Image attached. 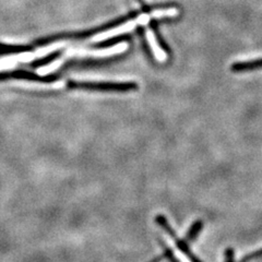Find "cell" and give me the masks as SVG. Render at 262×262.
I'll list each match as a JSON object with an SVG mask.
<instances>
[{"label":"cell","instance_id":"1","mask_svg":"<svg viewBox=\"0 0 262 262\" xmlns=\"http://www.w3.org/2000/svg\"><path fill=\"white\" fill-rule=\"evenodd\" d=\"M152 19H154L153 13H144L139 15L137 19L135 20H131L128 21L124 24H121V26L115 28V29H111L106 32H102L100 34H96L95 36H93L91 38V42L93 43H98V42H103V40H106L108 38L115 37V36H118L121 34H125V33L131 32L133 30H135L138 26H142V24H146L149 23Z\"/></svg>","mask_w":262,"mask_h":262},{"label":"cell","instance_id":"2","mask_svg":"<svg viewBox=\"0 0 262 262\" xmlns=\"http://www.w3.org/2000/svg\"><path fill=\"white\" fill-rule=\"evenodd\" d=\"M128 44L126 42L119 43L115 46L103 49H69L64 53L61 58L66 61L71 57H110L126 52Z\"/></svg>","mask_w":262,"mask_h":262},{"label":"cell","instance_id":"3","mask_svg":"<svg viewBox=\"0 0 262 262\" xmlns=\"http://www.w3.org/2000/svg\"><path fill=\"white\" fill-rule=\"evenodd\" d=\"M157 222H158L164 229H165V231L167 232V235L171 238V241H173V242L175 243L177 249H178L180 252H182L183 255H185L188 260H189L190 262H202L200 259H198V258H196V257L193 255V252L190 250L189 246L187 245V242H186V241H182V239L178 238L176 233L174 232V229L170 227V225L168 224V222H167L165 217H164V216H158V217H157Z\"/></svg>","mask_w":262,"mask_h":262},{"label":"cell","instance_id":"4","mask_svg":"<svg viewBox=\"0 0 262 262\" xmlns=\"http://www.w3.org/2000/svg\"><path fill=\"white\" fill-rule=\"evenodd\" d=\"M145 37L147 43H149L152 53L154 55L155 58H157L160 62H164L165 60H167V54L163 51L162 47L159 45L157 38H155L154 32L151 29H146L145 30Z\"/></svg>","mask_w":262,"mask_h":262},{"label":"cell","instance_id":"5","mask_svg":"<svg viewBox=\"0 0 262 262\" xmlns=\"http://www.w3.org/2000/svg\"><path fill=\"white\" fill-rule=\"evenodd\" d=\"M262 68V58L252 59V60H246V61H238L232 64V71L239 73V72H246V71H252Z\"/></svg>","mask_w":262,"mask_h":262},{"label":"cell","instance_id":"6","mask_svg":"<svg viewBox=\"0 0 262 262\" xmlns=\"http://www.w3.org/2000/svg\"><path fill=\"white\" fill-rule=\"evenodd\" d=\"M63 62H64V60L60 57V58L54 60L51 63H48L46 66H43V67H39L37 69L36 73H37L38 76H47V75H49V73H52V72H54L56 70H58L61 67V66L63 64Z\"/></svg>","mask_w":262,"mask_h":262},{"label":"cell","instance_id":"7","mask_svg":"<svg viewBox=\"0 0 262 262\" xmlns=\"http://www.w3.org/2000/svg\"><path fill=\"white\" fill-rule=\"evenodd\" d=\"M203 228V222L202 221H195L193 223V225L190 227L189 232L187 233V237H186V242H193L195 239V237L199 235V233L202 231Z\"/></svg>","mask_w":262,"mask_h":262},{"label":"cell","instance_id":"8","mask_svg":"<svg viewBox=\"0 0 262 262\" xmlns=\"http://www.w3.org/2000/svg\"><path fill=\"white\" fill-rule=\"evenodd\" d=\"M261 258H262V248L248 253V255H246L245 257H243L241 259V261H238V262H251L253 260L261 259Z\"/></svg>","mask_w":262,"mask_h":262}]
</instances>
